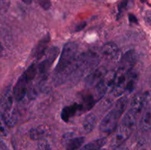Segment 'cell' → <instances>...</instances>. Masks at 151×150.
Listing matches in <instances>:
<instances>
[{
    "label": "cell",
    "instance_id": "obj_1",
    "mask_svg": "<svg viewBox=\"0 0 151 150\" xmlns=\"http://www.w3.org/2000/svg\"><path fill=\"white\" fill-rule=\"evenodd\" d=\"M78 46L75 42H68L63 46L58 63L55 69L57 84L63 83L69 79V71L74 64L78 54Z\"/></svg>",
    "mask_w": 151,
    "mask_h": 150
},
{
    "label": "cell",
    "instance_id": "obj_2",
    "mask_svg": "<svg viewBox=\"0 0 151 150\" xmlns=\"http://www.w3.org/2000/svg\"><path fill=\"white\" fill-rule=\"evenodd\" d=\"M128 99L127 96H121L117 100L111 110L106 115L101 121L99 129L101 132L111 133L116 130L118 121L128 107Z\"/></svg>",
    "mask_w": 151,
    "mask_h": 150
},
{
    "label": "cell",
    "instance_id": "obj_3",
    "mask_svg": "<svg viewBox=\"0 0 151 150\" xmlns=\"http://www.w3.org/2000/svg\"><path fill=\"white\" fill-rule=\"evenodd\" d=\"M13 91L10 88L4 91L0 99V112L2 113L10 127L14 126L17 121V115L13 107Z\"/></svg>",
    "mask_w": 151,
    "mask_h": 150
},
{
    "label": "cell",
    "instance_id": "obj_4",
    "mask_svg": "<svg viewBox=\"0 0 151 150\" xmlns=\"http://www.w3.org/2000/svg\"><path fill=\"white\" fill-rule=\"evenodd\" d=\"M151 107V91L138 93L133 97L130 103L129 110L136 116H139L144 110Z\"/></svg>",
    "mask_w": 151,
    "mask_h": 150
},
{
    "label": "cell",
    "instance_id": "obj_5",
    "mask_svg": "<svg viewBox=\"0 0 151 150\" xmlns=\"http://www.w3.org/2000/svg\"><path fill=\"white\" fill-rule=\"evenodd\" d=\"M131 71H128L119 68H118L117 71H116L114 82L111 88V93L114 96H121L127 91V85Z\"/></svg>",
    "mask_w": 151,
    "mask_h": 150
},
{
    "label": "cell",
    "instance_id": "obj_6",
    "mask_svg": "<svg viewBox=\"0 0 151 150\" xmlns=\"http://www.w3.org/2000/svg\"><path fill=\"white\" fill-rule=\"evenodd\" d=\"M59 54V49L55 46L48 50L41 63L38 65V74L41 77H44L48 73L49 70L51 68L52 65Z\"/></svg>",
    "mask_w": 151,
    "mask_h": 150
},
{
    "label": "cell",
    "instance_id": "obj_7",
    "mask_svg": "<svg viewBox=\"0 0 151 150\" xmlns=\"http://www.w3.org/2000/svg\"><path fill=\"white\" fill-rule=\"evenodd\" d=\"M30 82L31 81L25 76L24 74H22V76L19 78L18 81L16 82L13 90L14 99L16 101H22L27 95Z\"/></svg>",
    "mask_w": 151,
    "mask_h": 150
},
{
    "label": "cell",
    "instance_id": "obj_8",
    "mask_svg": "<svg viewBox=\"0 0 151 150\" xmlns=\"http://www.w3.org/2000/svg\"><path fill=\"white\" fill-rule=\"evenodd\" d=\"M132 129L126 126L125 125L121 124L115 130V133L111 139L112 146L117 147L121 146L131 135Z\"/></svg>",
    "mask_w": 151,
    "mask_h": 150
},
{
    "label": "cell",
    "instance_id": "obj_9",
    "mask_svg": "<svg viewBox=\"0 0 151 150\" xmlns=\"http://www.w3.org/2000/svg\"><path fill=\"white\" fill-rule=\"evenodd\" d=\"M119 49L116 44L113 42H108L102 46L100 51V56L104 60L112 61L119 56Z\"/></svg>",
    "mask_w": 151,
    "mask_h": 150
},
{
    "label": "cell",
    "instance_id": "obj_10",
    "mask_svg": "<svg viewBox=\"0 0 151 150\" xmlns=\"http://www.w3.org/2000/svg\"><path fill=\"white\" fill-rule=\"evenodd\" d=\"M108 71L106 70V68L104 66H98L97 68H94V70L87 76L86 78L85 83L87 87L95 86L97 83L102 80Z\"/></svg>",
    "mask_w": 151,
    "mask_h": 150
},
{
    "label": "cell",
    "instance_id": "obj_11",
    "mask_svg": "<svg viewBox=\"0 0 151 150\" xmlns=\"http://www.w3.org/2000/svg\"><path fill=\"white\" fill-rule=\"evenodd\" d=\"M137 61V53L134 50H129V51H126L121 57L119 68L128 71H131L134 69Z\"/></svg>",
    "mask_w": 151,
    "mask_h": 150
},
{
    "label": "cell",
    "instance_id": "obj_12",
    "mask_svg": "<svg viewBox=\"0 0 151 150\" xmlns=\"http://www.w3.org/2000/svg\"><path fill=\"white\" fill-rule=\"evenodd\" d=\"M51 132V127L49 125L40 124L36 127H34L29 131V137L34 141H40L44 139L47 136H48Z\"/></svg>",
    "mask_w": 151,
    "mask_h": 150
},
{
    "label": "cell",
    "instance_id": "obj_13",
    "mask_svg": "<svg viewBox=\"0 0 151 150\" xmlns=\"http://www.w3.org/2000/svg\"><path fill=\"white\" fill-rule=\"evenodd\" d=\"M50 41V37L49 34L46 35L45 36L43 37L39 42L36 44L35 47H34L33 50L32 51V56L35 57V58H41L45 54L46 51H47V46H48L49 44Z\"/></svg>",
    "mask_w": 151,
    "mask_h": 150
},
{
    "label": "cell",
    "instance_id": "obj_14",
    "mask_svg": "<svg viewBox=\"0 0 151 150\" xmlns=\"http://www.w3.org/2000/svg\"><path fill=\"white\" fill-rule=\"evenodd\" d=\"M85 138L83 136L72 137V133L65 135L64 144L66 150H77L83 145Z\"/></svg>",
    "mask_w": 151,
    "mask_h": 150
},
{
    "label": "cell",
    "instance_id": "obj_15",
    "mask_svg": "<svg viewBox=\"0 0 151 150\" xmlns=\"http://www.w3.org/2000/svg\"><path fill=\"white\" fill-rule=\"evenodd\" d=\"M78 112H81V105L79 103H75L71 105L66 106L63 108L60 114L62 120L65 122H69V120L72 119Z\"/></svg>",
    "mask_w": 151,
    "mask_h": 150
},
{
    "label": "cell",
    "instance_id": "obj_16",
    "mask_svg": "<svg viewBox=\"0 0 151 150\" xmlns=\"http://www.w3.org/2000/svg\"><path fill=\"white\" fill-rule=\"evenodd\" d=\"M97 124V117L93 113H89L84 118L82 123L83 130L86 133H89L94 129Z\"/></svg>",
    "mask_w": 151,
    "mask_h": 150
},
{
    "label": "cell",
    "instance_id": "obj_17",
    "mask_svg": "<svg viewBox=\"0 0 151 150\" xmlns=\"http://www.w3.org/2000/svg\"><path fill=\"white\" fill-rule=\"evenodd\" d=\"M137 116L136 115H134L132 112L128 110L126 114L124 116L122 124L133 130L137 125Z\"/></svg>",
    "mask_w": 151,
    "mask_h": 150
},
{
    "label": "cell",
    "instance_id": "obj_18",
    "mask_svg": "<svg viewBox=\"0 0 151 150\" xmlns=\"http://www.w3.org/2000/svg\"><path fill=\"white\" fill-rule=\"evenodd\" d=\"M142 129L147 131L151 129V107L147 109L141 119L140 123Z\"/></svg>",
    "mask_w": 151,
    "mask_h": 150
},
{
    "label": "cell",
    "instance_id": "obj_19",
    "mask_svg": "<svg viewBox=\"0 0 151 150\" xmlns=\"http://www.w3.org/2000/svg\"><path fill=\"white\" fill-rule=\"evenodd\" d=\"M106 138H100V139L96 140V141L86 144L80 150H100L101 147L106 144Z\"/></svg>",
    "mask_w": 151,
    "mask_h": 150
},
{
    "label": "cell",
    "instance_id": "obj_20",
    "mask_svg": "<svg viewBox=\"0 0 151 150\" xmlns=\"http://www.w3.org/2000/svg\"><path fill=\"white\" fill-rule=\"evenodd\" d=\"M134 0H122L118 5V15L120 16L134 6Z\"/></svg>",
    "mask_w": 151,
    "mask_h": 150
},
{
    "label": "cell",
    "instance_id": "obj_21",
    "mask_svg": "<svg viewBox=\"0 0 151 150\" xmlns=\"http://www.w3.org/2000/svg\"><path fill=\"white\" fill-rule=\"evenodd\" d=\"M9 127L2 113L0 112V136L6 137L9 133Z\"/></svg>",
    "mask_w": 151,
    "mask_h": 150
},
{
    "label": "cell",
    "instance_id": "obj_22",
    "mask_svg": "<svg viewBox=\"0 0 151 150\" xmlns=\"http://www.w3.org/2000/svg\"><path fill=\"white\" fill-rule=\"evenodd\" d=\"M10 0H0V13H5L10 7Z\"/></svg>",
    "mask_w": 151,
    "mask_h": 150
},
{
    "label": "cell",
    "instance_id": "obj_23",
    "mask_svg": "<svg viewBox=\"0 0 151 150\" xmlns=\"http://www.w3.org/2000/svg\"><path fill=\"white\" fill-rule=\"evenodd\" d=\"M38 147L39 150H51L50 144L45 139L40 140L38 144Z\"/></svg>",
    "mask_w": 151,
    "mask_h": 150
},
{
    "label": "cell",
    "instance_id": "obj_24",
    "mask_svg": "<svg viewBox=\"0 0 151 150\" xmlns=\"http://www.w3.org/2000/svg\"><path fill=\"white\" fill-rule=\"evenodd\" d=\"M37 1H38V3L39 4V5L44 10H48L51 7V0H37Z\"/></svg>",
    "mask_w": 151,
    "mask_h": 150
},
{
    "label": "cell",
    "instance_id": "obj_25",
    "mask_svg": "<svg viewBox=\"0 0 151 150\" xmlns=\"http://www.w3.org/2000/svg\"><path fill=\"white\" fill-rule=\"evenodd\" d=\"M128 19H129V21L131 23H134V24H138V20H137V17H136L133 14H129L128 16Z\"/></svg>",
    "mask_w": 151,
    "mask_h": 150
},
{
    "label": "cell",
    "instance_id": "obj_26",
    "mask_svg": "<svg viewBox=\"0 0 151 150\" xmlns=\"http://www.w3.org/2000/svg\"><path fill=\"white\" fill-rule=\"evenodd\" d=\"M85 26H86V24L85 23L81 24L78 25V26H75V31H77V32H78V31L81 30V29H84V27H85Z\"/></svg>",
    "mask_w": 151,
    "mask_h": 150
},
{
    "label": "cell",
    "instance_id": "obj_27",
    "mask_svg": "<svg viewBox=\"0 0 151 150\" xmlns=\"http://www.w3.org/2000/svg\"><path fill=\"white\" fill-rule=\"evenodd\" d=\"M113 150H129L128 149V147L125 146H119L117 147H114V149Z\"/></svg>",
    "mask_w": 151,
    "mask_h": 150
},
{
    "label": "cell",
    "instance_id": "obj_28",
    "mask_svg": "<svg viewBox=\"0 0 151 150\" xmlns=\"http://www.w3.org/2000/svg\"><path fill=\"white\" fill-rule=\"evenodd\" d=\"M146 19H147V22H151V12H148L146 14Z\"/></svg>",
    "mask_w": 151,
    "mask_h": 150
},
{
    "label": "cell",
    "instance_id": "obj_29",
    "mask_svg": "<svg viewBox=\"0 0 151 150\" xmlns=\"http://www.w3.org/2000/svg\"><path fill=\"white\" fill-rule=\"evenodd\" d=\"M21 1H22V2L25 3V4H30L33 1V0H21Z\"/></svg>",
    "mask_w": 151,
    "mask_h": 150
},
{
    "label": "cell",
    "instance_id": "obj_30",
    "mask_svg": "<svg viewBox=\"0 0 151 150\" xmlns=\"http://www.w3.org/2000/svg\"><path fill=\"white\" fill-rule=\"evenodd\" d=\"M2 51H3V47H2V45H1V42H0V52H1Z\"/></svg>",
    "mask_w": 151,
    "mask_h": 150
},
{
    "label": "cell",
    "instance_id": "obj_31",
    "mask_svg": "<svg viewBox=\"0 0 151 150\" xmlns=\"http://www.w3.org/2000/svg\"><path fill=\"white\" fill-rule=\"evenodd\" d=\"M100 150H108L107 149H104V148H103V149H100Z\"/></svg>",
    "mask_w": 151,
    "mask_h": 150
},
{
    "label": "cell",
    "instance_id": "obj_32",
    "mask_svg": "<svg viewBox=\"0 0 151 150\" xmlns=\"http://www.w3.org/2000/svg\"><path fill=\"white\" fill-rule=\"evenodd\" d=\"M142 150H145V149H142Z\"/></svg>",
    "mask_w": 151,
    "mask_h": 150
}]
</instances>
